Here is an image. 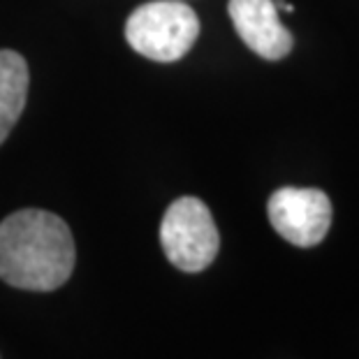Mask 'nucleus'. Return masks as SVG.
Masks as SVG:
<instances>
[{"label":"nucleus","mask_w":359,"mask_h":359,"mask_svg":"<svg viewBox=\"0 0 359 359\" xmlns=\"http://www.w3.org/2000/svg\"><path fill=\"white\" fill-rule=\"evenodd\" d=\"M74 239L56 213L24 209L0 223V278L19 290L51 292L72 276Z\"/></svg>","instance_id":"nucleus-1"},{"label":"nucleus","mask_w":359,"mask_h":359,"mask_svg":"<svg viewBox=\"0 0 359 359\" xmlns=\"http://www.w3.org/2000/svg\"><path fill=\"white\" fill-rule=\"evenodd\" d=\"M200 37V19L181 0H154L130 14L126 40L140 56L156 63H174L193 49Z\"/></svg>","instance_id":"nucleus-2"},{"label":"nucleus","mask_w":359,"mask_h":359,"mask_svg":"<svg viewBox=\"0 0 359 359\" xmlns=\"http://www.w3.org/2000/svg\"><path fill=\"white\" fill-rule=\"evenodd\" d=\"M160 243L177 269L186 273L204 271L220 248V234L209 206L197 197L174 200L160 223Z\"/></svg>","instance_id":"nucleus-3"},{"label":"nucleus","mask_w":359,"mask_h":359,"mask_svg":"<svg viewBox=\"0 0 359 359\" xmlns=\"http://www.w3.org/2000/svg\"><path fill=\"white\" fill-rule=\"evenodd\" d=\"M266 213L273 230L299 248L318 246L332 227V202L318 188H278L269 197Z\"/></svg>","instance_id":"nucleus-4"},{"label":"nucleus","mask_w":359,"mask_h":359,"mask_svg":"<svg viewBox=\"0 0 359 359\" xmlns=\"http://www.w3.org/2000/svg\"><path fill=\"white\" fill-rule=\"evenodd\" d=\"M227 12L236 35L259 58L280 60L292 51L294 37L280 24V12L273 0H230Z\"/></svg>","instance_id":"nucleus-5"},{"label":"nucleus","mask_w":359,"mask_h":359,"mask_svg":"<svg viewBox=\"0 0 359 359\" xmlns=\"http://www.w3.org/2000/svg\"><path fill=\"white\" fill-rule=\"evenodd\" d=\"M30 72L26 58L17 51L0 49V144L24 114Z\"/></svg>","instance_id":"nucleus-6"},{"label":"nucleus","mask_w":359,"mask_h":359,"mask_svg":"<svg viewBox=\"0 0 359 359\" xmlns=\"http://www.w3.org/2000/svg\"><path fill=\"white\" fill-rule=\"evenodd\" d=\"M273 3H276V7H278V10H283V12H292L294 10V7L290 5V3H285V0H273Z\"/></svg>","instance_id":"nucleus-7"}]
</instances>
